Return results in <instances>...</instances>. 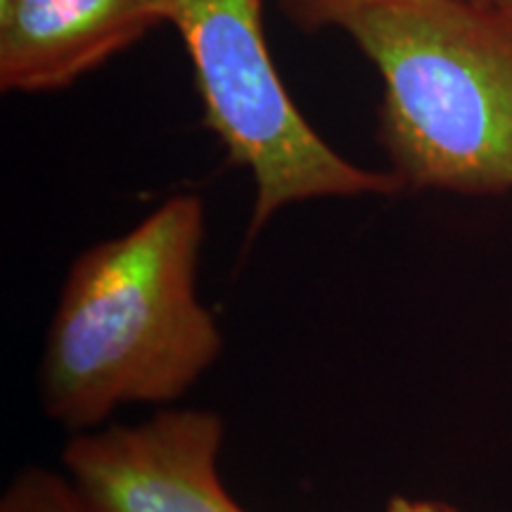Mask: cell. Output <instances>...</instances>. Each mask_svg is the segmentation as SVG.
<instances>
[{"label":"cell","instance_id":"1","mask_svg":"<svg viewBox=\"0 0 512 512\" xmlns=\"http://www.w3.org/2000/svg\"><path fill=\"white\" fill-rule=\"evenodd\" d=\"M204 202L178 192L69 268L41 361L48 418L88 430L128 403L183 396L221 354L197 297Z\"/></svg>","mask_w":512,"mask_h":512},{"label":"cell","instance_id":"3","mask_svg":"<svg viewBox=\"0 0 512 512\" xmlns=\"http://www.w3.org/2000/svg\"><path fill=\"white\" fill-rule=\"evenodd\" d=\"M162 10L195 69L204 126L252 174L247 245L290 204L403 190L392 171L344 159L304 119L266 46L264 0H162Z\"/></svg>","mask_w":512,"mask_h":512},{"label":"cell","instance_id":"4","mask_svg":"<svg viewBox=\"0 0 512 512\" xmlns=\"http://www.w3.org/2000/svg\"><path fill=\"white\" fill-rule=\"evenodd\" d=\"M221 444L216 413L164 411L136 427L76 434L62 463L93 512H247L221 482Z\"/></svg>","mask_w":512,"mask_h":512},{"label":"cell","instance_id":"6","mask_svg":"<svg viewBox=\"0 0 512 512\" xmlns=\"http://www.w3.org/2000/svg\"><path fill=\"white\" fill-rule=\"evenodd\" d=\"M0 512H93L74 484L55 472L27 467L12 479Z\"/></svg>","mask_w":512,"mask_h":512},{"label":"cell","instance_id":"2","mask_svg":"<svg viewBox=\"0 0 512 512\" xmlns=\"http://www.w3.org/2000/svg\"><path fill=\"white\" fill-rule=\"evenodd\" d=\"M335 27L384 86L380 138L403 188L512 192V12L475 0H285Z\"/></svg>","mask_w":512,"mask_h":512},{"label":"cell","instance_id":"9","mask_svg":"<svg viewBox=\"0 0 512 512\" xmlns=\"http://www.w3.org/2000/svg\"><path fill=\"white\" fill-rule=\"evenodd\" d=\"M344 3H387V0H344Z\"/></svg>","mask_w":512,"mask_h":512},{"label":"cell","instance_id":"8","mask_svg":"<svg viewBox=\"0 0 512 512\" xmlns=\"http://www.w3.org/2000/svg\"><path fill=\"white\" fill-rule=\"evenodd\" d=\"M475 3L491 5V8H501V10H510L512 12V0H475Z\"/></svg>","mask_w":512,"mask_h":512},{"label":"cell","instance_id":"5","mask_svg":"<svg viewBox=\"0 0 512 512\" xmlns=\"http://www.w3.org/2000/svg\"><path fill=\"white\" fill-rule=\"evenodd\" d=\"M159 22L162 0H0V91H62Z\"/></svg>","mask_w":512,"mask_h":512},{"label":"cell","instance_id":"7","mask_svg":"<svg viewBox=\"0 0 512 512\" xmlns=\"http://www.w3.org/2000/svg\"><path fill=\"white\" fill-rule=\"evenodd\" d=\"M387 512H458L453 505L439 501H420V498L394 496L387 503Z\"/></svg>","mask_w":512,"mask_h":512}]
</instances>
